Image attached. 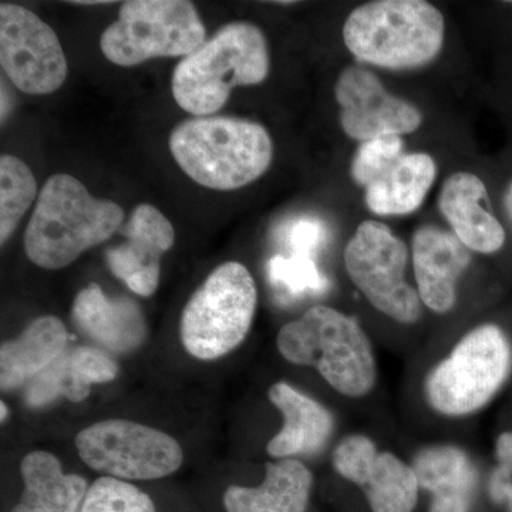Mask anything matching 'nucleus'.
I'll list each match as a JSON object with an SVG mask.
<instances>
[{
    "label": "nucleus",
    "mask_w": 512,
    "mask_h": 512,
    "mask_svg": "<svg viewBox=\"0 0 512 512\" xmlns=\"http://www.w3.org/2000/svg\"><path fill=\"white\" fill-rule=\"evenodd\" d=\"M124 211L113 201L93 197L82 181L55 174L37 197L25 232V252L43 269H62L113 237Z\"/></svg>",
    "instance_id": "f257e3e1"
},
{
    "label": "nucleus",
    "mask_w": 512,
    "mask_h": 512,
    "mask_svg": "<svg viewBox=\"0 0 512 512\" xmlns=\"http://www.w3.org/2000/svg\"><path fill=\"white\" fill-rule=\"evenodd\" d=\"M168 146L192 181L217 191L254 183L274 157L268 130L238 117H191L174 128Z\"/></svg>",
    "instance_id": "f03ea898"
},
{
    "label": "nucleus",
    "mask_w": 512,
    "mask_h": 512,
    "mask_svg": "<svg viewBox=\"0 0 512 512\" xmlns=\"http://www.w3.org/2000/svg\"><path fill=\"white\" fill-rule=\"evenodd\" d=\"M269 67L264 32L249 22L228 23L177 64L174 100L191 116H214L235 87L264 82Z\"/></svg>",
    "instance_id": "7ed1b4c3"
},
{
    "label": "nucleus",
    "mask_w": 512,
    "mask_h": 512,
    "mask_svg": "<svg viewBox=\"0 0 512 512\" xmlns=\"http://www.w3.org/2000/svg\"><path fill=\"white\" fill-rule=\"evenodd\" d=\"M276 345L288 362L318 370L340 394L362 397L375 386V353L365 330L329 306H313L302 318L286 323Z\"/></svg>",
    "instance_id": "20e7f679"
},
{
    "label": "nucleus",
    "mask_w": 512,
    "mask_h": 512,
    "mask_svg": "<svg viewBox=\"0 0 512 512\" xmlns=\"http://www.w3.org/2000/svg\"><path fill=\"white\" fill-rule=\"evenodd\" d=\"M443 15L424 0H377L353 10L343 40L359 62L416 69L436 59L444 42Z\"/></svg>",
    "instance_id": "39448f33"
},
{
    "label": "nucleus",
    "mask_w": 512,
    "mask_h": 512,
    "mask_svg": "<svg viewBox=\"0 0 512 512\" xmlns=\"http://www.w3.org/2000/svg\"><path fill=\"white\" fill-rule=\"evenodd\" d=\"M207 40L194 3L187 0H128L119 19L100 37L110 63L134 67L157 57L188 56Z\"/></svg>",
    "instance_id": "423d86ee"
},
{
    "label": "nucleus",
    "mask_w": 512,
    "mask_h": 512,
    "mask_svg": "<svg viewBox=\"0 0 512 512\" xmlns=\"http://www.w3.org/2000/svg\"><path fill=\"white\" fill-rule=\"evenodd\" d=\"M258 293L251 272L239 262L218 266L195 291L181 316L184 348L201 360H214L241 345L256 311Z\"/></svg>",
    "instance_id": "0eeeda50"
},
{
    "label": "nucleus",
    "mask_w": 512,
    "mask_h": 512,
    "mask_svg": "<svg viewBox=\"0 0 512 512\" xmlns=\"http://www.w3.org/2000/svg\"><path fill=\"white\" fill-rule=\"evenodd\" d=\"M511 348L503 330L483 325L457 343L426 382V396L444 416H467L485 406L510 373Z\"/></svg>",
    "instance_id": "6e6552de"
},
{
    "label": "nucleus",
    "mask_w": 512,
    "mask_h": 512,
    "mask_svg": "<svg viewBox=\"0 0 512 512\" xmlns=\"http://www.w3.org/2000/svg\"><path fill=\"white\" fill-rule=\"evenodd\" d=\"M409 251L382 222L365 221L345 249L346 271L377 311L400 323L421 316L419 292L406 281Z\"/></svg>",
    "instance_id": "1a4fd4ad"
},
{
    "label": "nucleus",
    "mask_w": 512,
    "mask_h": 512,
    "mask_svg": "<svg viewBox=\"0 0 512 512\" xmlns=\"http://www.w3.org/2000/svg\"><path fill=\"white\" fill-rule=\"evenodd\" d=\"M76 447L93 470L120 480H157L181 467L183 448L173 437L128 420H104L80 431Z\"/></svg>",
    "instance_id": "9d476101"
},
{
    "label": "nucleus",
    "mask_w": 512,
    "mask_h": 512,
    "mask_svg": "<svg viewBox=\"0 0 512 512\" xmlns=\"http://www.w3.org/2000/svg\"><path fill=\"white\" fill-rule=\"evenodd\" d=\"M0 66L20 92L43 96L63 86L69 73L55 30L32 10L0 5Z\"/></svg>",
    "instance_id": "9b49d317"
},
{
    "label": "nucleus",
    "mask_w": 512,
    "mask_h": 512,
    "mask_svg": "<svg viewBox=\"0 0 512 512\" xmlns=\"http://www.w3.org/2000/svg\"><path fill=\"white\" fill-rule=\"evenodd\" d=\"M333 467L339 476L362 488L373 512H413L420 484L413 467L369 437L353 434L338 444Z\"/></svg>",
    "instance_id": "f8f14e48"
},
{
    "label": "nucleus",
    "mask_w": 512,
    "mask_h": 512,
    "mask_svg": "<svg viewBox=\"0 0 512 512\" xmlns=\"http://www.w3.org/2000/svg\"><path fill=\"white\" fill-rule=\"evenodd\" d=\"M343 131L353 140L400 136L420 127L421 113L413 104L384 89L377 76L365 67L349 66L340 73L335 86Z\"/></svg>",
    "instance_id": "ddd939ff"
},
{
    "label": "nucleus",
    "mask_w": 512,
    "mask_h": 512,
    "mask_svg": "<svg viewBox=\"0 0 512 512\" xmlns=\"http://www.w3.org/2000/svg\"><path fill=\"white\" fill-rule=\"evenodd\" d=\"M123 235L126 242L107 249V265L128 289L147 298L157 291L161 258L174 245L173 224L154 205L140 204L134 208Z\"/></svg>",
    "instance_id": "4468645a"
},
{
    "label": "nucleus",
    "mask_w": 512,
    "mask_h": 512,
    "mask_svg": "<svg viewBox=\"0 0 512 512\" xmlns=\"http://www.w3.org/2000/svg\"><path fill=\"white\" fill-rule=\"evenodd\" d=\"M470 264L460 239L433 225L413 237V265L421 302L431 311L446 313L456 305L458 278Z\"/></svg>",
    "instance_id": "2eb2a0df"
},
{
    "label": "nucleus",
    "mask_w": 512,
    "mask_h": 512,
    "mask_svg": "<svg viewBox=\"0 0 512 512\" xmlns=\"http://www.w3.org/2000/svg\"><path fill=\"white\" fill-rule=\"evenodd\" d=\"M488 204L487 188L477 175L456 173L444 181L439 207L461 244L481 254H493L505 241L503 225Z\"/></svg>",
    "instance_id": "dca6fc26"
},
{
    "label": "nucleus",
    "mask_w": 512,
    "mask_h": 512,
    "mask_svg": "<svg viewBox=\"0 0 512 512\" xmlns=\"http://www.w3.org/2000/svg\"><path fill=\"white\" fill-rule=\"evenodd\" d=\"M72 318L83 335L110 352H130L146 335L137 303L127 298H107L97 284H90L76 296Z\"/></svg>",
    "instance_id": "f3484780"
},
{
    "label": "nucleus",
    "mask_w": 512,
    "mask_h": 512,
    "mask_svg": "<svg viewBox=\"0 0 512 512\" xmlns=\"http://www.w3.org/2000/svg\"><path fill=\"white\" fill-rule=\"evenodd\" d=\"M117 375L119 367L103 350H70L30 382L26 402L32 407H42L63 396L79 403L89 396L93 384L111 382Z\"/></svg>",
    "instance_id": "a211bd4d"
},
{
    "label": "nucleus",
    "mask_w": 512,
    "mask_h": 512,
    "mask_svg": "<svg viewBox=\"0 0 512 512\" xmlns=\"http://www.w3.org/2000/svg\"><path fill=\"white\" fill-rule=\"evenodd\" d=\"M268 397L284 416L282 430L266 447L269 456L279 460L309 456L325 446L333 419L322 404L284 382L275 383Z\"/></svg>",
    "instance_id": "6ab92c4d"
},
{
    "label": "nucleus",
    "mask_w": 512,
    "mask_h": 512,
    "mask_svg": "<svg viewBox=\"0 0 512 512\" xmlns=\"http://www.w3.org/2000/svg\"><path fill=\"white\" fill-rule=\"evenodd\" d=\"M312 473L295 458L266 464L258 487H229L224 495L227 512H305L312 491Z\"/></svg>",
    "instance_id": "aec40b11"
},
{
    "label": "nucleus",
    "mask_w": 512,
    "mask_h": 512,
    "mask_svg": "<svg viewBox=\"0 0 512 512\" xmlns=\"http://www.w3.org/2000/svg\"><path fill=\"white\" fill-rule=\"evenodd\" d=\"M420 488L433 495L430 512H468L476 488V468L461 448L433 446L414 458Z\"/></svg>",
    "instance_id": "412c9836"
},
{
    "label": "nucleus",
    "mask_w": 512,
    "mask_h": 512,
    "mask_svg": "<svg viewBox=\"0 0 512 512\" xmlns=\"http://www.w3.org/2000/svg\"><path fill=\"white\" fill-rule=\"evenodd\" d=\"M69 339L63 322L56 316L33 320L19 338L9 340L0 349V383L13 390L32 382L43 370L66 352Z\"/></svg>",
    "instance_id": "4be33fe9"
},
{
    "label": "nucleus",
    "mask_w": 512,
    "mask_h": 512,
    "mask_svg": "<svg viewBox=\"0 0 512 512\" xmlns=\"http://www.w3.org/2000/svg\"><path fill=\"white\" fill-rule=\"evenodd\" d=\"M20 473L25 491L13 512H79L87 483L82 477L63 473L53 454L33 451L23 458Z\"/></svg>",
    "instance_id": "5701e85b"
},
{
    "label": "nucleus",
    "mask_w": 512,
    "mask_h": 512,
    "mask_svg": "<svg viewBox=\"0 0 512 512\" xmlns=\"http://www.w3.org/2000/svg\"><path fill=\"white\" fill-rule=\"evenodd\" d=\"M429 154H404L383 177L366 188V204L377 215L412 214L423 204L436 180Z\"/></svg>",
    "instance_id": "b1692460"
},
{
    "label": "nucleus",
    "mask_w": 512,
    "mask_h": 512,
    "mask_svg": "<svg viewBox=\"0 0 512 512\" xmlns=\"http://www.w3.org/2000/svg\"><path fill=\"white\" fill-rule=\"evenodd\" d=\"M35 175L25 161L10 154L0 157V242L12 237L36 200Z\"/></svg>",
    "instance_id": "393cba45"
},
{
    "label": "nucleus",
    "mask_w": 512,
    "mask_h": 512,
    "mask_svg": "<svg viewBox=\"0 0 512 512\" xmlns=\"http://www.w3.org/2000/svg\"><path fill=\"white\" fill-rule=\"evenodd\" d=\"M268 276L276 291L286 298L318 295L328 289V279L312 256L276 255L268 262Z\"/></svg>",
    "instance_id": "a878e982"
},
{
    "label": "nucleus",
    "mask_w": 512,
    "mask_h": 512,
    "mask_svg": "<svg viewBox=\"0 0 512 512\" xmlns=\"http://www.w3.org/2000/svg\"><path fill=\"white\" fill-rule=\"evenodd\" d=\"M82 512H156L153 501L137 487L114 477H101L87 490Z\"/></svg>",
    "instance_id": "bb28decb"
},
{
    "label": "nucleus",
    "mask_w": 512,
    "mask_h": 512,
    "mask_svg": "<svg viewBox=\"0 0 512 512\" xmlns=\"http://www.w3.org/2000/svg\"><path fill=\"white\" fill-rule=\"evenodd\" d=\"M403 156V140L400 136L389 134L376 137L359 147L350 173L357 184L367 188L383 177Z\"/></svg>",
    "instance_id": "cd10ccee"
},
{
    "label": "nucleus",
    "mask_w": 512,
    "mask_h": 512,
    "mask_svg": "<svg viewBox=\"0 0 512 512\" xmlns=\"http://www.w3.org/2000/svg\"><path fill=\"white\" fill-rule=\"evenodd\" d=\"M328 225L315 217H302L286 228L285 237L293 255L312 256L328 241Z\"/></svg>",
    "instance_id": "c85d7f7f"
},
{
    "label": "nucleus",
    "mask_w": 512,
    "mask_h": 512,
    "mask_svg": "<svg viewBox=\"0 0 512 512\" xmlns=\"http://www.w3.org/2000/svg\"><path fill=\"white\" fill-rule=\"evenodd\" d=\"M497 467L491 476L490 493L495 503L507 505L512 512V433H504L495 444Z\"/></svg>",
    "instance_id": "c756f323"
},
{
    "label": "nucleus",
    "mask_w": 512,
    "mask_h": 512,
    "mask_svg": "<svg viewBox=\"0 0 512 512\" xmlns=\"http://www.w3.org/2000/svg\"><path fill=\"white\" fill-rule=\"evenodd\" d=\"M505 208H507L508 215L512 220V181L510 187H508L507 194H505Z\"/></svg>",
    "instance_id": "7c9ffc66"
},
{
    "label": "nucleus",
    "mask_w": 512,
    "mask_h": 512,
    "mask_svg": "<svg viewBox=\"0 0 512 512\" xmlns=\"http://www.w3.org/2000/svg\"><path fill=\"white\" fill-rule=\"evenodd\" d=\"M74 3H76V5L89 6V5H103V3H110V2H99V0H94V2H74Z\"/></svg>",
    "instance_id": "2f4dec72"
},
{
    "label": "nucleus",
    "mask_w": 512,
    "mask_h": 512,
    "mask_svg": "<svg viewBox=\"0 0 512 512\" xmlns=\"http://www.w3.org/2000/svg\"><path fill=\"white\" fill-rule=\"evenodd\" d=\"M0 409H2V420H5L6 419V416H8V409H6V404L5 403H2L0 404Z\"/></svg>",
    "instance_id": "473e14b6"
}]
</instances>
